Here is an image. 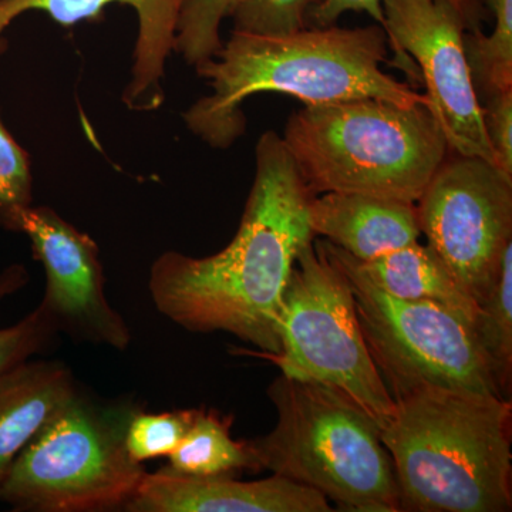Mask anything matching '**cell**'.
Instances as JSON below:
<instances>
[{"mask_svg":"<svg viewBox=\"0 0 512 512\" xmlns=\"http://www.w3.org/2000/svg\"><path fill=\"white\" fill-rule=\"evenodd\" d=\"M282 140L313 195L355 192L412 204L450 151L427 104L377 99L303 106Z\"/></svg>","mask_w":512,"mask_h":512,"instance_id":"4","label":"cell"},{"mask_svg":"<svg viewBox=\"0 0 512 512\" xmlns=\"http://www.w3.org/2000/svg\"><path fill=\"white\" fill-rule=\"evenodd\" d=\"M333 247L356 272L383 292L404 301L437 303L463 316L474 328L478 303L460 288L429 245L414 242L372 261H359L336 245Z\"/></svg>","mask_w":512,"mask_h":512,"instance_id":"16","label":"cell"},{"mask_svg":"<svg viewBox=\"0 0 512 512\" xmlns=\"http://www.w3.org/2000/svg\"><path fill=\"white\" fill-rule=\"evenodd\" d=\"M494 29L467 30L464 50L478 101L512 89V0H497Z\"/></svg>","mask_w":512,"mask_h":512,"instance_id":"19","label":"cell"},{"mask_svg":"<svg viewBox=\"0 0 512 512\" xmlns=\"http://www.w3.org/2000/svg\"><path fill=\"white\" fill-rule=\"evenodd\" d=\"M480 104L495 165L512 175V89L488 97Z\"/></svg>","mask_w":512,"mask_h":512,"instance_id":"26","label":"cell"},{"mask_svg":"<svg viewBox=\"0 0 512 512\" xmlns=\"http://www.w3.org/2000/svg\"><path fill=\"white\" fill-rule=\"evenodd\" d=\"M308 220L315 237L325 238L359 261H372L419 242L421 235L416 204L355 192L313 195Z\"/></svg>","mask_w":512,"mask_h":512,"instance_id":"14","label":"cell"},{"mask_svg":"<svg viewBox=\"0 0 512 512\" xmlns=\"http://www.w3.org/2000/svg\"><path fill=\"white\" fill-rule=\"evenodd\" d=\"M19 234L29 238L45 271L39 305L57 332L74 342L126 350L131 330L107 298L96 241L45 205L23 211Z\"/></svg>","mask_w":512,"mask_h":512,"instance_id":"11","label":"cell"},{"mask_svg":"<svg viewBox=\"0 0 512 512\" xmlns=\"http://www.w3.org/2000/svg\"><path fill=\"white\" fill-rule=\"evenodd\" d=\"M450 154L416 202L417 220L427 245L478 303L512 244V175L483 158Z\"/></svg>","mask_w":512,"mask_h":512,"instance_id":"9","label":"cell"},{"mask_svg":"<svg viewBox=\"0 0 512 512\" xmlns=\"http://www.w3.org/2000/svg\"><path fill=\"white\" fill-rule=\"evenodd\" d=\"M184 0H0V55L6 50V29L29 12L45 13L62 26L96 19L110 5H127L137 16L130 80L123 90L124 106L137 113L164 104L165 64L174 52L175 33Z\"/></svg>","mask_w":512,"mask_h":512,"instance_id":"12","label":"cell"},{"mask_svg":"<svg viewBox=\"0 0 512 512\" xmlns=\"http://www.w3.org/2000/svg\"><path fill=\"white\" fill-rule=\"evenodd\" d=\"M463 18L468 29H480L481 23L487 19L488 12L478 0H450ZM348 12H365L377 25L382 26V0H322L319 6L312 10L311 16L318 26L335 25L340 16Z\"/></svg>","mask_w":512,"mask_h":512,"instance_id":"25","label":"cell"},{"mask_svg":"<svg viewBox=\"0 0 512 512\" xmlns=\"http://www.w3.org/2000/svg\"><path fill=\"white\" fill-rule=\"evenodd\" d=\"M268 397L275 427L248 440L256 470L313 488L343 511H402L380 427L345 394L281 375Z\"/></svg>","mask_w":512,"mask_h":512,"instance_id":"5","label":"cell"},{"mask_svg":"<svg viewBox=\"0 0 512 512\" xmlns=\"http://www.w3.org/2000/svg\"><path fill=\"white\" fill-rule=\"evenodd\" d=\"M322 0H241L234 30L262 36H285L306 29V20Z\"/></svg>","mask_w":512,"mask_h":512,"instance_id":"24","label":"cell"},{"mask_svg":"<svg viewBox=\"0 0 512 512\" xmlns=\"http://www.w3.org/2000/svg\"><path fill=\"white\" fill-rule=\"evenodd\" d=\"M28 268L22 264L6 266L0 272V303L29 284ZM59 335L52 320L37 306L20 322L0 328V376L47 352Z\"/></svg>","mask_w":512,"mask_h":512,"instance_id":"20","label":"cell"},{"mask_svg":"<svg viewBox=\"0 0 512 512\" xmlns=\"http://www.w3.org/2000/svg\"><path fill=\"white\" fill-rule=\"evenodd\" d=\"M195 412L197 409L147 413L141 406L128 421V456L138 464L170 456L190 429Z\"/></svg>","mask_w":512,"mask_h":512,"instance_id":"22","label":"cell"},{"mask_svg":"<svg viewBox=\"0 0 512 512\" xmlns=\"http://www.w3.org/2000/svg\"><path fill=\"white\" fill-rule=\"evenodd\" d=\"M32 205L33 175L28 151L0 117V229L19 234L20 217Z\"/></svg>","mask_w":512,"mask_h":512,"instance_id":"23","label":"cell"},{"mask_svg":"<svg viewBox=\"0 0 512 512\" xmlns=\"http://www.w3.org/2000/svg\"><path fill=\"white\" fill-rule=\"evenodd\" d=\"M241 0H184L175 33L174 52L188 66L210 62L220 52L221 25Z\"/></svg>","mask_w":512,"mask_h":512,"instance_id":"21","label":"cell"},{"mask_svg":"<svg viewBox=\"0 0 512 512\" xmlns=\"http://www.w3.org/2000/svg\"><path fill=\"white\" fill-rule=\"evenodd\" d=\"M394 403L380 439L402 511H511V400L419 389Z\"/></svg>","mask_w":512,"mask_h":512,"instance_id":"3","label":"cell"},{"mask_svg":"<svg viewBox=\"0 0 512 512\" xmlns=\"http://www.w3.org/2000/svg\"><path fill=\"white\" fill-rule=\"evenodd\" d=\"M141 406L79 384L13 461L0 501L18 512L126 510L147 473L126 448L128 421Z\"/></svg>","mask_w":512,"mask_h":512,"instance_id":"6","label":"cell"},{"mask_svg":"<svg viewBox=\"0 0 512 512\" xmlns=\"http://www.w3.org/2000/svg\"><path fill=\"white\" fill-rule=\"evenodd\" d=\"M312 197L282 137L266 131L256 143L241 224L227 247L205 258L167 251L151 265L148 291L157 311L190 332L231 333L259 352H278L286 286L315 239Z\"/></svg>","mask_w":512,"mask_h":512,"instance_id":"1","label":"cell"},{"mask_svg":"<svg viewBox=\"0 0 512 512\" xmlns=\"http://www.w3.org/2000/svg\"><path fill=\"white\" fill-rule=\"evenodd\" d=\"M387 43L380 25L318 26L285 36L232 30L218 55L195 67L211 94L185 111V126L208 146L227 150L244 136L242 106L256 94H286L305 106L356 99L427 104L424 94L384 72Z\"/></svg>","mask_w":512,"mask_h":512,"instance_id":"2","label":"cell"},{"mask_svg":"<svg viewBox=\"0 0 512 512\" xmlns=\"http://www.w3.org/2000/svg\"><path fill=\"white\" fill-rule=\"evenodd\" d=\"M474 332L493 369L498 389L511 400L512 380V244L505 249L493 284L478 302Z\"/></svg>","mask_w":512,"mask_h":512,"instance_id":"18","label":"cell"},{"mask_svg":"<svg viewBox=\"0 0 512 512\" xmlns=\"http://www.w3.org/2000/svg\"><path fill=\"white\" fill-rule=\"evenodd\" d=\"M382 9L387 42L402 67L416 70L424 83L448 150L495 165L464 50L470 29L460 10L450 0H382Z\"/></svg>","mask_w":512,"mask_h":512,"instance_id":"10","label":"cell"},{"mask_svg":"<svg viewBox=\"0 0 512 512\" xmlns=\"http://www.w3.org/2000/svg\"><path fill=\"white\" fill-rule=\"evenodd\" d=\"M128 512H330L328 498L282 476L239 481L235 476L191 477L161 468L146 473Z\"/></svg>","mask_w":512,"mask_h":512,"instance_id":"13","label":"cell"},{"mask_svg":"<svg viewBox=\"0 0 512 512\" xmlns=\"http://www.w3.org/2000/svg\"><path fill=\"white\" fill-rule=\"evenodd\" d=\"M279 350L256 352L281 375L328 386L345 394L382 429L396 403L377 369L346 275L313 239L303 248L279 311Z\"/></svg>","mask_w":512,"mask_h":512,"instance_id":"7","label":"cell"},{"mask_svg":"<svg viewBox=\"0 0 512 512\" xmlns=\"http://www.w3.org/2000/svg\"><path fill=\"white\" fill-rule=\"evenodd\" d=\"M59 360H28L0 376V484L20 451L76 392Z\"/></svg>","mask_w":512,"mask_h":512,"instance_id":"15","label":"cell"},{"mask_svg":"<svg viewBox=\"0 0 512 512\" xmlns=\"http://www.w3.org/2000/svg\"><path fill=\"white\" fill-rule=\"evenodd\" d=\"M319 242L348 278L367 348L394 400L419 389L504 397L467 319L437 303L394 298L356 272L330 242Z\"/></svg>","mask_w":512,"mask_h":512,"instance_id":"8","label":"cell"},{"mask_svg":"<svg viewBox=\"0 0 512 512\" xmlns=\"http://www.w3.org/2000/svg\"><path fill=\"white\" fill-rule=\"evenodd\" d=\"M478 2H480L481 5L484 6L485 10H487L488 13H491V15H493V10L495 8V5H497V0H478Z\"/></svg>","mask_w":512,"mask_h":512,"instance_id":"27","label":"cell"},{"mask_svg":"<svg viewBox=\"0 0 512 512\" xmlns=\"http://www.w3.org/2000/svg\"><path fill=\"white\" fill-rule=\"evenodd\" d=\"M232 423V416L197 409L190 429L163 468L191 477L237 476L244 470L258 473L248 440L232 439Z\"/></svg>","mask_w":512,"mask_h":512,"instance_id":"17","label":"cell"}]
</instances>
